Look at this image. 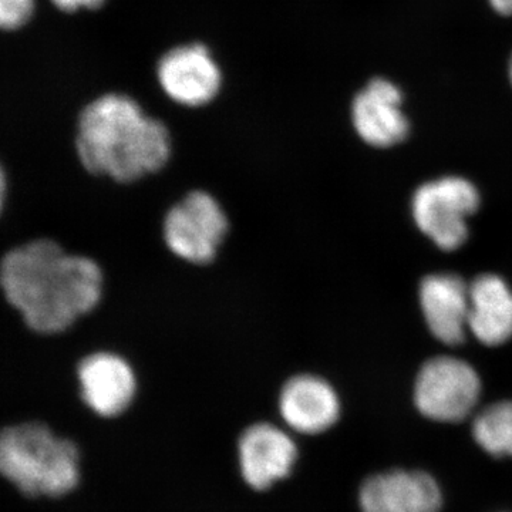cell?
<instances>
[{"instance_id":"6","label":"cell","mask_w":512,"mask_h":512,"mask_svg":"<svg viewBox=\"0 0 512 512\" xmlns=\"http://www.w3.org/2000/svg\"><path fill=\"white\" fill-rule=\"evenodd\" d=\"M480 393V377L467 362L434 357L417 376L414 403L427 419L458 423L473 412Z\"/></svg>"},{"instance_id":"19","label":"cell","mask_w":512,"mask_h":512,"mask_svg":"<svg viewBox=\"0 0 512 512\" xmlns=\"http://www.w3.org/2000/svg\"><path fill=\"white\" fill-rule=\"evenodd\" d=\"M510 77H511V83H512V57H511V63H510Z\"/></svg>"},{"instance_id":"18","label":"cell","mask_w":512,"mask_h":512,"mask_svg":"<svg viewBox=\"0 0 512 512\" xmlns=\"http://www.w3.org/2000/svg\"><path fill=\"white\" fill-rule=\"evenodd\" d=\"M490 3L495 12L500 13V15H512V0H490Z\"/></svg>"},{"instance_id":"4","label":"cell","mask_w":512,"mask_h":512,"mask_svg":"<svg viewBox=\"0 0 512 512\" xmlns=\"http://www.w3.org/2000/svg\"><path fill=\"white\" fill-rule=\"evenodd\" d=\"M228 232V214L217 197L208 191L188 192L164 215L165 247L187 264H211Z\"/></svg>"},{"instance_id":"14","label":"cell","mask_w":512,"mask_h":512,"mask_svg":"<svg viewBox=\"0 0 512 512\" xmlns=\"http://www.w3.org/2000/svg\"><path fill=\"white\" fill-rule=\"evenodd\" d=\"M468 330L487 346L512 338V292L497 275H481L470 284Z\"/></svg>"},{"instance_id":"13","label":"cell","mask_w":512,"mask_h":512,"mask_svg":"<svg viewBox=\"0 0 512 512\" xmlns=\"http://www.w3.org/2000/svg\"><path fill=\"white\" fill-rule=\"evenodd\" d=\"M279 413L292 430L319 434L339 419L338 394L322 377L293 376L279 393Z\"/></svg>"},{"instance_id":"7","label":"cell","mask_w":512,"mask_h":512,"mask_svg":"<svg viewBox=\"0 0 512 512\" xmlns=\"http://www.w3.org/2000/svg\"><path fill=\"white\" fill-rule=\"evenodd\" d=\"M157 79L168 99L191 109L207 106L222 86L220 66L201 43L168 50L157 64Z\"/></svg>"},{"instance_id":"5","label":"cell","mask_w":512,"mask_h":512,"mask_svg":"<svg viewBox=\"0 0 512 512\" xmlns=\"http://www.w3.org/2000/svg\"><path fill=\"white\" fill-rule=\"evenodd\" d=\"M480 207V194L460 177L440 178L414 192L413 217L421 232L443 251H454L468 237L467 218Z\"/></svg>"},{"instance_id":"15","label":"cell","mask_w":512,"mask_h":512,"mask_svg":"<svg viewBox=\"0 0 512 512\" xmlns=\"http://www.w3.org/2000/svg\"><path fill=\"white\" fill-rule=\"evenodd\" d=\"M473 436L488 454L512 457V402L495 403L478 414Z\"/></svg>"},{"instance_id":"1","label":"cell","mask_w":512,"mask_h":512,"mask_svg":"<svg viewBox=\"0 0 512 512\" xmlns=\"http://www.w3.org/2000/svg\"><path fill=\"white\" fill-rule=\"evenodd\" d=\"M6 302L39 335L66 332L99 306L104 274L90 256L72 254L50 238L9 249L0 262Z\"/></svg>"},{"instance_id":"12","label":"cell","mask_w":512,"mask_h":512,"mask_svg":"<svg viewBox=\"0 0 512 512\" xmlns=\"http://www.w3.org/2000/svg\"><path fill=\"white\" fill-rule=\"evenodd\" d=\"M420 303L431 335L448 346L460 345L468 330L470 285L458 275L436 274L423 279Z\"/></svg>"},{"instance_id":"8","label":"cell","mask_w":512,"mask_h":512,"mask_svg":"<svg viewBox=\"0 0 512 512\" xmlns=\"http://www.w3.org/2000/svg\"><path fill=\"white\" fill-rule=\"evenodd\" d=\"M76 377L83 402L97 416H120L136 399V372L119 353L99 350L84 356Z\"/></svg>"},{"instance_id":"2","label":"cell","mask_w":512,"mask_h":512,"mask_svg":"<svg viewBox=\"0 0 512 512\" xmlns=\"http://www.w3.org/2000/svg\"><path fill=\"white\" fill-rule=\"evenodd\" d=\"M74 148L90 174L130 184L163 170L173 143L163 121L126 94L109 93L80 113Z\"/></svg>"},{"instance_id":"9","label":"cell","mask_w":512,"mask_h":512,"mask_svg":"<svg viewBox=\"0 0 512 512\" xmlns=\"http://www.w3.org/2000/svg\"><path fill=\"white\" fill-rule=\"evenodd\" d=\"M359 503L362 512H440L443 497L429 474L394 470L367 478Z\"/></svg>"},{"instance_id":"16","label":"cell","mask_w":512,"mask_h":512,"mask_svg":"<svg viewBox=\"0 0 512 512\" xmlns=\"http://www.w3.org/2000/svg\"><path fill=\"white\" fill-rule=\"evenodd\" d=\"M35 6V0H0V26L9 32L23 28L33 18Z\"/></svg>"},{"instance_id":"11","label":"cell","mask_w":512,"mask_h":512,"mask_svg":"<svg viewBox=\"0 0 512 512\" xmlns=\"http://www.w3.org/2000/svg\"><path fill=\"white\" fill-rule=\"evenodd\" d=\"M400 106L402 93L392 82L372 80L353 101L352 119L357 134L373 147L402 143L409 133V123Z\"/></svg>"},{"instance_id":"10","label":"cell","mask_w":512,"mask_h":512,"mask_svg":"<svg viewBox=\"0 0 512 512\" xmlns=\"http://www.w3.org/2000/svg\"><path fill=\"white\" fill-rule=\"evenodd\" d=\"M242 477L255 490H266L288 477L298 458L295 443L274 424L255 423L239 439Z\"/></svg>"},{"instance_id":"3","label":"cell","mask_w":512,"mask_h":512,"mask_svg":"<svg viewBox=\"0 0 512 512\" xmlns=\"http://www.w3.org/2000/svg\"><path fill=\"white\" fill-rule=\"evenodd\" d=\"M0 470L29 497H62L79 483V450L43 423L16 424L0 436Z\"/></svg>"},{"instance_id":"17","label":"cell","mask_w":512,"mask_h":512,"mask_svg":"<svg viewBox=\"0 0 512 512\" xmlns=\"http://www.w3.org/2000/svg\"><path fill=\"white\" fill-rule=\"evenodd\" d=\"M62 12L73 13L80 9H99L106 0H50Z\"/></svg>"}]
</instances>
